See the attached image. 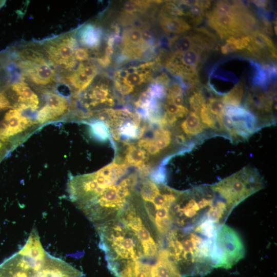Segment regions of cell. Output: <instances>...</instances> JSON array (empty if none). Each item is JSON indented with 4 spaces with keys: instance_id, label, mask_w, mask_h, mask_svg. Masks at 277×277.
<instances>
[{
    "instance_id": "1",
    "label": "cell",
    "mask_w": 277,
    "mask_h": 277,
    "mask_svg": "<svg viewBox=\"0 0 277 277\" xmlns=\"http://www.w3.org/2000/svg\"><path fill=\"white\" fill-rule=\"evenodd\" d=\"M107 263L146 259L136 233L117 218L94 225Z\"/></svg>"
},
{
    "instance_id": "2",
    "label": "cell",
    "mask_w": 277,
    "mask_h": 277,
    "mask_svg": "<svg viewBox=\"0 0 277 277\" xmlns=\"http://www.w3.org/2000/svg\"><path fill=\"white\" fill-rule=\"evenodd\" d=\"M137 181V175L132 174L106 187L80 209L94 225L116 218L130 202Z\"/></svg>"
},
{
    "instance_id": "3",
    "label": "cell",
    "mask_w": 277,
    "mask_h": 277,
    "mask_svg": "<svg viewBox=\"0 0 277 277\" xmlns=\"http://www.w3.org/2000/svg\"><path fill=\"white\" fill-rule=\"evenodd\" d=\"M127 168V165L114 160L95 172L71 176L67 184L70 200L79 209L106 187L116 184L126 174Z\"/></svg>"
},
{
    "instance_id": "4",
    "label": "cell",
    "mask_w": 277,
    "mask_h": 277,
    "mask_svg": "<svg viewBox=\"0 0 277 277\" xmlns=\"http://www.w3.org/2000/svg\"><path fill=\"white\" fill-rule=\"evenodd\" d=\"M181 193L165 184L143 179L139 194L148 217L160 234H165L171 229L170 209Z\"/></svg>"
},
{
    "instance_id": "5",
    "label": "cell",
    "mask_w": 277,
    "mask_h": 277,
    "mask_svg": "<svg viewBox=\"0 0 277 277\" xmlns=\"http://www.w3.org/2000/svg\"><path fill=\"white\" fill-rule=\"evenodd\" d=\"M15 60L23 81L41 88L50 87L56 82V70L39 47H22L17 51Z\"/></svg>"
},
{
    "instance_id": "6",
    "label": "cell",
    "mask_w": 277,
    "mask_h": 277,
    "mask_svg": "<svg viewBox=\"0 0 277 277\" xmlns=\"http://www.w3.org/2000/svg\"><path fill=\"white\" fill-rule=\"evenodd\" d=\"M262 184L259 174L246 168L213 185L212 189L226 200L230 211L248 196L261 189Z\"/></svg>"
},
{
    "instance_id": "7",
    "label": "cell",
    "mask_w": 277,
    "mask_h": 277,
    "mask_svg": "<svg viewBox=\"0 0 277 277\" xmlns=\"http://www.w3.org/2000/svg\"><path fill=\"white\" fill-rule=\"evenodd\" d=\"M244 255L243 244L235 231L225 225L217 229L210 253L212 267L229 268Z\"/></svg>"
},
{
    "instance_id": "8",
    "label": "cell",
    "mask_w": 277,
    "mask_h": 277,
    "mask_svg": "<svg viewBox=\"0 0 277 277\" xmlns=\"http://www.w3.org/2000/svg\"><path fill=\"white\" fill-rule=\"evenodd\" d=\"M39 48L54 67L66 74L74 70L77 62L75 51L77 42L73 33H67L44 41Z\"/></svg>"
},
{
    "instance_id": "9",
    "label": "cell",
    "mask_w": 277,
    "mask_h": 277,
    "mask_svg": "<svg viewBox=\"0 0 277 277\" xmlns=\"http://www.w3.org/2000/svg\"><path fill=\"white\" fill-rule=\"evenodd\" d=\"M137 235L143 248L146 259L155 258L158 254L159 243L151 233V229L143 222L139 212L130 202L116 217Z\"/></svg>"
},
{
    "instance_id": "10",
    "label": "cell",
    "mask_w": 277,
    "mask_h": 277,
    "mask_svg": "<svg viewBox=\"0 0 277 277\" xmlns=\"http://www.w3.org/2000/svg\"><path fill=\"white\" fill-rule=\"evenodd\" d=\"M45 258H32L19 251L0 264V277H39Z\"/></svg>"
},
{
    "instance_id": "11",
    "label": "cell",
    "mask_w": 277,
    "mask_h": 277,
    "mask_svg": "<svg viewBox=\"0 0 277 277\" xmlns=\"http://www.w3.org/2000/svg\"><path fill=\"white\" fill-rule=\"evenodd\" d=\"M24 111L17 108L8 110L0 122V141L6 143L10 138L21 134L32 125L36 124L24 114Z\"/></svg>"
},
{
    "instance_id": "12",
    "label": "cell",
    "mask_w": 277,
    "mask_h": 277,
    "mask_svg": "<svg viewBox=\"0 0 277 277\" xmlns=\"http://www.w3.org/2000/svg\"><path fill=\"white\" fill-rule=\"evenodd\" d=\"M4 90L14 108L34 112L39 108L38 96L27 82H15Z\"/></svg>"
},
{
    "instance_id": "13",
    "label": "cell",
    "mask_w": 277,
    "mask_h": 277,
    "mask_svg": "<svg viewBox=\"0 0 277 277\" xmlns=\"http://www.w3.org/2000/svg\"><path fill=\"white\" fill-rule=\"evenodd\" d=\"M208 23L221 39L230 36L241 37L246 36L240 23L234 15L217 14L208 12Z\"/></svg>"
},
{
    "instance_id": "14",
    "label": "cell",
    "mask_w": 277,
    "mask_h": 277,
    "mask_svg": "<svg viewBox=\"0 0 277 277\" xmlns=\"http://www.w3.org/2000/svg\"><path fill=\"white\" fill-rule=\"evenodd\" d=\"M46 103L38 111L36 116L37 123L44 124L62 116L69 108L68 100L65 96L53 92H47Z\"/></svg>"
},
{
    "instance_id": "15",
    "label": "cell",
    "mask_w": 277,
    "mask_h": 277,
    "mask_svg": "<svg viewBox=\"0 0 277 277\" xmlns=\"http://www.w3.org/2000/svg\"><path fill=\"white\" fill-rule=\"evenodd\" d=\"M80 270L47 252L39 269V277H84Z\"/></svg>"
},
{
    "instance_id": "16",
    "label": "cell",
    "mask_w": 277,
    "mask_h": 277,
    "mask_svg": "<svg viewBox=\"0 0 277 277\" xmlns=\"http://www.w3.org/2000/svg\"><path fill=\"white\" fill-rule=\"evenodd\" d=\"M97 73L94 65L82 63L73 71L64 75V80L75 92H80L88 87Z\"/></svg>"
},
{
    "instance_id": "17",
    "label": "cell",
    "mask_w": 277,
    "mask_h": 277,
    "mask_svg": "<svg viewBox=\"0 0 277 277\" xmlns=\"http://www.w3.org/2000/svg\"><path fill=\"white\" fill-rule=\"evenodd\" d=\"M154 62H149L117 71L114 75V80L131 88L134 91L135 87L147 81L151 76L150 68Z\"/></svg>"
},
{
    "instance_id": "18",
    "label": "cell",
    "mask_w": 277,
    "mask_h": 277,
    "mask_svg": "<svg viewBox=\"0 0 277 277\" xmlns=\"http://www.w3.org/2000/svg\"><path fill=\"white\" fill-rule=\"evenodd\" d=\"M125 147L124 156L122 162L128 166H131L137 168L140 176L145 177L151 171L149 164V154L144 149L130 142H123Z\"/></svg>"
},
{
    "instance_id": "19",
    "label": "cell",
    "mask_w": 277,
    "mask_h": 277,
    "mask_svg": "<svg viewBox=\"0 0 277 277\" xmlns=\"http://www.w3.org/2000/svg\"><path fill=\"white\" fill-rule=\"evenodd\" d=\"M84 106L87 108L95 107L99 105L109 107L114 104L113 96L108 85L98 83L90 88L84 95Z\"/></svg>"
},
{
    "instance_id": "20",
    "label": "cell",
    "mask_w": 277,
    "mask_h": 277,
    "mask_svg": "<svg viewBox=\"0 0 277 277\" xmlns=\"http://www.w3.org/2000/svg\"><path fill=\"white\" fill-rule=\"evenodd\" d=\"M273 103L271 94L258 88L249 93L245 101V108L257 113H269Z\"/></svg>"
},
{
    "instance_id": "21",
    "label": "cell",
    "mask_w": 277,
    "mask_h": 277,
    "mask_svg": "<svg viewBox=\"0 0 277 277\" xmlns=\"http://www.w3.org/2000/svg\"><path fill=\"white\" fill-rule=\"evenodd\" d=\"M81 44L87 49H95L101 44L102 31L96 25L89 23L82 27L77 32Z\"/></svg>"
},
{
    "instance_id": "22",
    "label": "cell",
    "mask_w": 277,
    "mask_h": 277,
    "mask_svg": "<svg viewBox=\"0 0 277 277\" xmlns=\"http://www.w3.org/2000/svg\"><path fill=\"white\" fill-rule=\"evenodd\" d=\"M160 24L163 30L168 34H182L191 29V26L184 19L164 12L160 15Z\"/></svg>"
},
{
    "instance_id": "23",
    "label": "cell",
    "mask_w": 277,
    "mask_h": 277,
    "mask_svg": "<svg viewBox=\"0 0 277 277\" xmlns=\"http://www.w3.org/2000/svg\"><path fill=\"white\" fill-rule=\"evenodd\" d=\"M187 115L181 124V128L183 132L189 136L197 135L202 133L205 128L199 114L190 111Z\"/></svg>"
},
{
    "instance_id": "24",
    "label": "cell",
    "mask_w": 277,
    "mask_h": 277,
    "mask_svg": "<svg viewBox=\"0 0 277 277\" xmlns=\"http://www.w3.org/2000/svg\"><path fill=\"white\" fill-rule=\"evenodd\" d=\"M168 44L172 53H181L196 48L192 35H175L169 39Z\"/></svg>"
},
{
    "instance_id": "25",
    "label": "cell",
    "mask_w": 277,
    "mask_h": 277,
    "mask_svg": "<svg viewBox=\"0 0 277 277\" xmlns=\"http://www.w3.org/2000/svg\"><path fill=\"white\" fill-rule=\"evenodd\" d=\"M89 132L92 138L100 142L111 140V134L107 124L99 119H94L88 123Z\"/></svg>"
},
{
    "instance_id": "26",
    "label": "cell",
    "mask_w": 277,
    "mask_h": 277,
    "mask_svg": "<svg viewBox=\"0 0 277 277\" xmlns=\"http://www.w3.org/2000/svg\"><path fill=\"white\" fill-rule=\"evenodd\" d=\"M199 114L201 121L204 126L217 131L225 130L220 120L211 112L206 104L202 106Z\"/></svg>"
},
{
    "instance_id": "27",
    "label": "cell",
    "mask_w": 277,
    "mask_h": 277,
    "mask_svg": "<svg viewBox=\"0 0 277 277\" xmlns=\"http://www.w3.org/2000/svg\"><path fill=\"white\" fill-rule=\"evenodd\" d=\"M244 93V84L240 82L223 96L222 101L225 106H240Z\"/></svg>"
},
{
    "instance_id": "28",
    "label": "cell",
    "mask_w": 277,
    "mask_h": 277,
    "mask_svg": "<svg viewBox=\"0 0 277 277\" xmlns=\"http://www.w3.org/2000/svg\"><path fill=\"white\" fill-rule=\"evenodd\" d=\"M153 139L161 151L167 148L170 144L171 133L169 130L159 127L153 132Z\"/></svg>"
},
{
    "instance_id": "29",
    "label": "cell",
    "mask_w": 277,
    "mask_h": 277,
    "mask_svg": "<svg viewBox=\"0 0 277 277\" xmlns=\"http://www.w3.org/2000/svg\"><path fill=\"white\" fill-rule=\"evenodd\" d=\"M215 224L207 219L202 221L194 229L195 231L204 235L207 238L213 239L217 230Z\"/></svg>"
},
{
    "instance_id": "30",
    "label": "cell",
    "mask_w": 277,
    "mask_h": 277,
    "mask_svg": "<svg viewBox=\"0 0 277 277\" xmlns=\"http://www.w3.org/2000/svg\"><path fill=\"white\" fill-rule=\"evenodd\" d=\"M205 11L198 5L197 1H196L194 5L189 6L187 16L190 18L192 23L199 25L202 22L203 17L205 15Z\"/></svg>"
},
{
    "instance_id": "31",
    "label": "cell",
    "mask_w": 277,
    "mask_h": 277,
    "mask_svg": "<svg viewBox=\"0 0 277 277\" xmlns=\"http://www.w3.org/2000/svg\"><path fill=\"white\" fill-rule=\"evenodd\" d=\"M189 104L191 110V111L199 114L200 110L202 106L206 104V100L199 91H194L189 98Z\"/></svg>"
},
{
    "instance_id": "32",
    "label": "cell",
    "mask_w": 277,
    "mask_h": 277,
    "mask_svg": "<svg viewBox=\"0 0 277 277\" xmlns=\"http://www.w3.org/2000/svg\"><path fill=\"white\" fill-rule=\"evenodd\" d=\"M137 145L146 150L149 154L151 155H156L160 153V150L153 138H141L137 142Z\"/></svg>"
},
{
    "instance_id": "33",
    "label": "cell",
    "mask_w": 277,
    "mask_h": 277,
    "mask_svg": "<svg viewBox=\"0 0 277 277\" xmlns=\"http://www.w3.org/2000/svg\"><path fill=\"white\" fill-rule=\"evenodd\" d=\"M207 107L211 112L217 117H219L224 114L225 105L222 99L216 97H211L208 100Z\"/></svg>"
},
{
    "instance_id": "34",
    "label": "cell",
    "mask_w": 277,
    "mask_h": 277,
    "mask_svg": "<svg viewBox=\"0 0 277 277\" xmlns=\"http://www.w3.org/2000/svg\"><path fill=\"white\" fill-rule=\"evenodd\" d=\"M164 108L165 111L172 114L177 119L187 116L189 113L188 109L183 106H177L172 104L166 103Z\"/></svg>"
},
{
    "instance_id": "35",
    "label": "cell",
    "mask_w": 277,
    "mask_h": 277,
    "mask_svg": "<svg viewBox=\"0 0 277 277\" xmlns=\"http://www.w3.org/2000/svg\"><path fill=\"white\" fill-rule=\"evenodd\" d=\"M153 97L160 101L167 96V88L164 85L156 81L152 83L148 87Z\"/></svg>"
},
{
    "instance_id": "36",
    "label": "cell",
    "mask_w": 277,
    "mask_h": 277,
    "mask_svg": "<svg viewBox=\"0 0 277 277\" xmlns=\"http://www.w3.org/2000/svg\"><path fill=\"white\" fill-rule=\"evenodd\" d=\"M149 180L157 184H165L166 182V170L164 166H161L150 171Z\"/></svg>"
},
{
    "instance_id": "37",
    "label": "cell",
    "mask_w": 277,
    "mask_h": 277,
    "mask_svg": "<svg viewBox=\"0 0 277 277\" xmlns=\"http://www.w3.org/2000/svg\"><path fill=\"white\" fill-rule=\"evenodd\" d=\"M164 9L163 12L170 15L179 17L184 15L183 13L175 2H166Z\"/></svg>"
},
{
    "instance_id": "38",
    "label": "cell",
    "mask_w": 277,
    "mask_h": 277,
    "mask_svg": "<svg viewBox=\"0 0 277 277\" xmlns=\"http://www.w3.org/2000/svg\"><path fill=\"white\" fill-rule=\"evenodd\" d=\"M89 50L84 47H77L75 51V57L77 62H84L89 60Z\"/></svg>"
},
{
    "instance_id": "39",
    "label": "cell",
    "mask_w": 277,
    "mask_h": 277,
    "mask_svg": "<svg viewBox=\"0 0 277 277\" xmlns=\"http://www.w3.org/2000/svg\"><path fill=\"white\" fill-rule=\"evenodd\" d=\"M197 203L200 210H201L207 206H211L213 204V201L212 199L203 197Z\"/></svg>"
},
{
    "instance_id": "40",
    "label": "cell",
    "mask_w": 277,
    "mask_h": 277,
    "mask_svg": "<svg viewBox=\"0 0 277 277\" xmlns=\"http://www.w3.org/2000/svg\"><path fill=\"white\" fill-rule=\"evenodd\" d=\"M97 62L102 66L106 67L110 64L111 58L110 56L105 54L97 58Z\"/></svg>"
},
{
    "instance_id": "41",
    "label": "cell",
    "mask_w": 277,
    "mask_h": 277,
    "mask_svg": "<svg viewBox=\"0 0 277 277\" xmlns=\"http://www.w3.org/2000/svg\"><path fill=\"white\" fill-rule=\"evenodd\" d=\"M174 140L175 142L180 145L185 144V142H186V137L183 134L178 133L176 134Z\"/></svg>"
},
{
    "instance_id": "42",
    "label": "cell",
    "mask_w": 277,
    "mask_h": 277,
    "mask_svg": "<svg viewBox=\"0 0 277 277\" xmlns=\"http://www.w3.org/2000/svg\"><path fill=\"white\" fill-rule=\"evenodd\" d=\"M252 3L255 6L260 8L261 10L264 9L266 10V8L267 7V2L266 1H253Z\"/></svg>"
},
{
    "instance_id": "43",
    "label": "cell",
    "mask_w": 277,
    "mask_h": 277,
    "mask_svg": "<svg viewBox=\"0 0 277 277\" xmlns=\"http://www.w3.org/2000/svg\"><path fill=\"white\" fill-rule=\"evenodd\" d=\"M4 144L2 143V141H0V155L2 154V151L4 150Z\"/></svg>"
},
{
    "instance_id": "44",
    "label": "cell",
    "mask_w": 277,
    "mask_h": 277,
    "mask_svg": "<svg viewBox=\"0 0 277 277\" xmlns=\"http://www.w3.org/2000/svg\"><path fill=\"white\" fill-rule=\"evenodd\" d=\"M0 110H1V108H0Z\"/></svg>"
}]
</instances>
